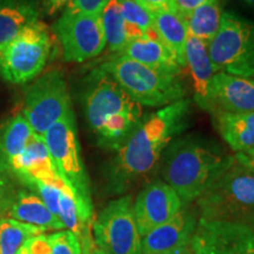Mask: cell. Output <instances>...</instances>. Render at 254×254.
Instances as JSON below:
<instances>
[{
    "label": "cell",
    "instance_id": "32",
    "mask_svg": "<svg viewBox=\"0 0 254 254\" xmlns=\"http://www.w3.org/2000/svg\"><path fill=\"white\" fill-rule=\"evenodd\" d=\"M213 1H217V0H174V2H176V11L185 19L193 11H195L196 8Z\"/></svg>",
    "mask_w": 254,
    "mask_h": 254
},
{
    "label": "cell",
    "instance_id": "22",
    "mask_svg": "<svg viewBox=\"0 0 254 254\" xmlns=\"http://www.w3.org/2000/svg\"><path fill=\"white\" fill-rule=\"evenodd\" d=\"M33 134L23 113L15 114L0 128V154L9 170V164L24 151Z\"/></svg>",
    "mask_w": 254,
    "mask_h": 254
},
{
    "label": "cell",
    "instance_id": "6",
    "mask_svg": "<svg viewBox=\"0 0 254 254\" xmlns=\"http://www.w3.org/2000/svg\"><path fill=\"white\" fill-rule=\"evenodd\" d=\"M51 51L49 27L41 20L37 21L0 45V75L14 85L32 81L45 68Z\"/></svg>",
    "mask_w": 254,
    "mask_h": 254
},
{
    "label": "cell",
    "instance_id": "36",
    "mask_svg": "<svg viewBox=\"0 0 254 254\" xmlns=\"http://www.w3.org/2000/svg\"><path fill=\"white\" fill-rule=\"evenodd\" d=\"M170 254H195L194 250H193L192 247V241H190V244H187V245L180 247V249H178L177 251H174V252L170 253Z\"/></svg>",
    "mask_w": 254,
    "mask_h": 254
},
{
    "label": "cell",
    "instance_id": "10",
    "mask_svg": "<svg viewBox=\"0 0 254 254\" xmlns=\"http://www.w3.org/2000/svg\"><path fill=\"white\" fill-rule=\"evenodd\" d=\"M71 109L67 82L59 69L41 74L25 93L23 114L32 131L40 136Z\"/></svg>",
    "mask_w": 254,
    "mask_h": 254
},
{
    "label": "cell",
    "instance_id": "9",
    "mask_svg": "<svg viewBox=\"0 0 254 254\" xmlns=\"http://www.w3.org/2000/svg\"><path fill=\"white\" fill-rule=\"evenodd\" d=\"M92 236L101 254H141L132 196L111 201L93 221Z\"/></svg>",
    "mask_w": 254,
    "mask_h": 254
},
{
    "label": "cell",
    "instance_id": "8",
    "mask_svg": "<svg viewBox=\"0 0 254 254\" xmlns=\"http://www.w3.org/2000/svg\"><path fill=\"white\" fill-rule=\"evenodd\" d=\"M57 171L85 202L92 205L90 184L81 160L75 114L71 109L43 135Z\"/></svg>",
    "mask_w": 254,
    "mask_h": 254
},
{
    "label": "cell",
    "instance_id": "35",
    "mask_svg": "<svg viewBox=\"0 0 254 254\" xmlns=\"http://www.w3.org/2000/svg\"><path fill=\"white\" fill-rule=\"evenodd\" d=\"M238 164L244 166L254 174V147L244 152H237L233 155Z\"/></svg>",
    "mask_w": 254,
    "mask_h": 254
},
{
    "label": "cell",
    "instance_id": "23",
    "mask_svg": "<svg viewBox=\"0 0 254 254\" xmlns=\"http://www.w3.org/2000/svg\"><path fill=\"white\" fill-rule=\"evenodd\" d=\"M222 12L220 0L196 8L186 18L189 36L211 43L220 27Z\"/></svg>",
    "mask_w": 254,
    "mask_h": 254
},
{
    "label": "cell",
    "instance_id": "30",
    "mask_svg": "<svg viewBox=\"0 0 254 254\" xmlns=\"http://www.w3.org/2000/svg\"><path fill=\"white\" fill-rule=\"evenodd\" d=\"M18 190L9 180L8 176L0 177V215L7 214L13 204Z\"/></svg>",
    "mask_w": 254,
    "mask_h": 254
},
{
    "label": "cell",
    "instance_id": "28",
    "mask_svg": "<svg viewBox=\"0 0 254 254\" xmlns=\"http://www.w3.org/2000/svg\"><path fill=\"white\" fill-rule=\"evenodd\" d=\"M51 254H81L78 238L67 230H62L49 236Z\"/></svg>",
    "mask_w": 254,
    "mask_h": 254
},
{
    "label": "cell",
    "instance_id": "19",
    "mask_svg": "<svg viewBox=\"0 0 254 254\" xmlns=\"http://www.w3.org/2000/svg\"><path fill=\"white\" fill-rule=\"evenodd\" d=\"M40 14L36 0H0V45L39 21Z\"/></svg>",
    "mask_w": 254,
    "mask_h": 254
},
{
    "label": "cell",
    "instance_id": "7",
    "mask_svg": "<svg viewBox=\"0 0 254 254\" xmlns=\"http://www.w3.org/2000/svg\"><path fill=\"white\" fill-rule=\"evenodd\" d=\"M208 55L217 72L254 78V21L232 11L222 12Z\"/></svg>",
    "mask_w": 254,
    "mask_h": 254
},
{
    "label": "cell",
    "instance_id": "3",
    "mask_svg": "<svg viewBox=\"0 0 254 254\" xmlns=\"http://www.w3.org/2000/svg\"><path fill=\"white\" fill-rule=\"evenodd\" d=\"M234 161L220 146L200 136L174 139L160 159L163 182L176 190L183 204L195 201Z\"/></svg>",
    "mask_w": 254,
    "mask_h": 254
},
{
    "label": "cell",
    "instance_id": "37",
    "mask_svg": "<svg viewBox=\"0 0 254 254\" xmlns=\"http://www.w3.org/2000/svg\"><path fill=\"white\" fill-rule=\"evenodd\" d=\"M8 173H9L8 167L6 166V164L4 163V160H2L1 158V154H0V177L8 176Z\"/></svg>",
    "mask_w": 254,
    "mask_h": 254
},
{
    "label": "cell",
    "instance_id": "13",
    "mask_svg": "<svg viewBox=\"0 0 254 254\" xmlns=\"http://www.w3.org/2000/svg\"><path fill=\"white\" fill-rule=\"evenodd\" d=\"M207 111L212 114L254 112V78L215 73L208 86Z\"/></svg>",
    "mask_w": 254,
    "mask_h": 254
},
{
    "label": "cell",
    "instance_id": "16",
    "mask_svg": "<svg viewBox=\"0 0 254 254\" xmlns=\"http://www.w3.org/2000/svg\"><path fill=\"white\" fill-rule=\"evenodd\" d=\"M186 67L190 68L194 88L195 103L207 111V94L211 79L217 73L208 55V44L196 38H187L185 47Z\"/></svg>",
    "mask_w": 254,
    "mask_h": 254
},
{
    "label": "cell",
    "instance_id": "12",
    "mask_svg": "<svg viewBox=\"0 0 254 254\" xmlns=\"http://www.w3.org/2000/svg\"><path fill=\"white\" fill-rule=\"evenodd\" d=\"M182 199L163 180H154L140 190L134 201L133 211L139 234L144 237L153 228L167 222L183 208Z\"/></svg>",
    "mask_w": 254,
    "mask_h": 254
},
{
    "label": "cell",
    "instance_id": "21",
    "mask_svg": "<svg viewBox=\"0 0 254 254\" xmlns=\"http://www.w3.org/2000/svg\"><path fill=\"white\" fill-rule=\"evenodd\" d=\"M7 214L9 218L32 226L41 227L46 231H62L65 228L62 220L46 207L39 196L24 190H18Z\"/></svg>",
    "mask_w": 254,
    "mask_h": 254
},
{
    "label": "cell",
    "instance_id": "34",
    "mask_svg": "<svg viewBox=\"0 0 254 254\" xmlns=\"http://www.w3.org/2000/svg\"><path fill=\"white\" fill-rule=\"evenodd\" d=\"M71 0H41L40 1V11L44 14L53 17L58 12L66 8Z\"/></svg>",
    "mask_w": 254,
    "mask_h": 254
},
{
    "label": "cell",
    "instance_id": "20",
    "mask_svg": "<svg viewBox=\"0 0 254 254\" xmlns=\"http://www.w3.org/2000/svg\"><path fill=\"white\" fill-rule=\"evenodd\" d=\"M213 119L222 139L236 153L254 147V112H215Z\"/></svg>",
    "mask_w": 254,
    "mask_h": 254
},
{
    "label": "cell",
    "instance_id": "15",
    "mask_svg": "<svg viewBox=\"0 0 254 254\" xmlns=\"http://www.w3.org/2000/svg\"><path fill=\"white\" fill-rule=\"evenodd\" d=\"M9 173L17 176L24 184L30 182L53 184L63 179L57 171L43 136L34 132L24 151L11 161Z\"/></svg>",
    "mask_w": 254,
    "mask_h": 254
},
{
    "label": "cell",
    "instance_id": "25",
    "mask_svg": "<svg viewBox=\"0 0 254 254\" xmlns=\"http://www.w3.org/2000/svg\"><path fill=\"white\" fill-rule=\"evenodd\" d=\"M46 230L32 226L12 218H0V254H17L31 238Z\"/></svg>",
    "mask_w": 254,
    "mask_h": 254
},
{
    "label": "cell",
    "instance_id": "27",
    "mask_svg": "<svg viewBox=\"0 0 254 254\" xmlns=\"http://www.w3.org/2000/svg\"><path fill=\"white\" fill-rule=\"evenodd\" d=\"M66 182L64 179L59 180L58 183H41V182H30L25 185L31 187L38 193V196L43 200L47 208L52 212L56 217H58L59 209V196L62 193L63 187L65 186Z\"/></svg>",
    "mask_w": 254,
    "mask_h": 254
},
{
    "label": "cell",
    "instance_id": "31",
    "mask_svg": "<svg viewBox=\"0 0 254 254\" xmlns=\"http://www.w3.org/2000/svg\"><path fill=\"white\" fill-rule=\"evenodd\" d=\"M28 254H51V244L49 236L40 234V236L31 238L25 244Z\"/></svg>",
    "mask_w": 254,
    "mask_h": 254
},
{
    "label": "cell",
    "instance_id": "29",
    "mask_svg": "<svg viewBox=\"0 0 254 254\" xmlns=\"http://www.w3.org/2000/svg\"><path fill=\"white\" fill-rule=\"evenodd\" d=\"M110 0H71L64 11L69 13L100 15Z\"/></svg>",
    "mask_w": 254,
    "mask_h": 254
},
{
    "label": "cell",
    "instance_id": "18",
    "mask_svg": "<svg viewBox=\"0 0 254 254\" xmlns=\"http://www.w3.org/2000/svg\"><path fill=\"white\" fill-rule=\"evenodd\" d=\"M153 30L158 39L172 53L183 69L186 67L185 47L189 38L186 19L177 11H158L152 13Z\"/></svg>",
    "mask_w": 254,
    "mask_h": 254
},
{
    "label": "cell",
    "instance_id": "38",
    "mask_svg": "<svg viewBox=\"0 0 254 254\" xmlns=\"http://www.w3.org/2000/svg\"><path fill=\"white\" fill-rule=\"evenodd\" d=\"M244 5L246 6L247 8H250L251 11L254 13V0H240Z\"/></svg>",
    "mask_w": 254,
    "mask_h": 254
},
{
    "label": "cell",
    "instance_id": "1",
    "mask_svg": "<svg viewBox=\"0 0 254 254\" xmlns=\"http://www.w3.org/2000/svg\"><path fill=\"white\" fill-rule=\"evenodd\" d=\"M190 100L183 99L142 117L132 134L117 150L110 165L112 192L122 194L152 173L164 151L186 128Z\"/></svg>",
    "mask_w": 254,
    "mask_h": 254
},
{
    "label": "cell",
    "instance_id": "39",
    "mask_svg": "<svg viewBox=\"0 0 254 254\" xmlns=\"http://www.w3.org/2000/svg\"><path fill=\"white\" fill-rule=\"evenodd\" d=\"M81 254H101V253L97 250V247H95V245H93V246L91 247V249L81 251Z\"/></svg>",
    "mask_w": 254,
    "mask_h": 254
},
{
    "label": "cell",
    "instance_id": "2",
    "mask_svg": "<svg viewBox=\"0 0 254 254\" xmlns=\"http://www.w3.org/2000/svg\"><path fill=\"white\" fill-rule=\"evenodd\" d=\"M81 104L97 142L110 151L118 150L144 117L140 105L99 67L85 80Z\"/></svg>",
    "mask_w": 254,
    "mask_h": 254
},
{
    "label": "cell",
    "instance_id": "41",
    "mask_svg": "<svg viewBox=\"0 0 254 254\" xmlns=\"http://www.w3.org/2000/svg\"><path fill=\"white\" fill-rule=\"evenodd\" d=\"M17 254H28V252H27V250H26V247H25V245L21 247L20 250H19V252L17 253Z\"/></svg>",
    "mask_w": 254,
    "mask_h": 254
},
{
    "label": "cell",
    "instance_id": "24",
    "mask_svg": "<svg viewBox=\"0 0 254 254\" xmlns=\"http://www.w3.org/2000/svg\"><path fill=\"white\" fill-rule=\"evenodd\" d=\"M106 39V46L114 53H120L128 44V30L120 12L118 0H110L100 14Z\"/></svg>",
    "mask_w": 254,
    "mask_h": 254
},
{
    "label": "cell",
    "instance_id": "11",
    "mask_svg": "<svg viewBox=\"0 0 254 254\" xmlns=\"http://www.w3.org/2000/svg\"><path fill=\"white\" fill-rule=\"evenodd\" d=\"M52 31L65 62L84 63L99 56L106 47L100 15L64 11L53 24Z\"/></svg>",
    "mask_w": 254,
    "mask_h": 254
},
{
    "label": "cell",
    "instance_id": "26",
    "mask_svg": "<svg viewBox=\"0 0 254 254\" xmlns=\"http://www.w3.org/2000/svg\"><path fill=\"white\" fill-rule=\"evenodd\" d=\"M120 12L128 26L141 32L146 37H157L153 30V19L148 9L136 2L135 0H118Z\"/></svg>",
    "mask_w": 254,
    "mask_h": 254
},
{
    "label": "cell",
    "instance_id": "5",
    "mask_svg": "<svg viewBox=\"0 0 254 254\" xmlns=\"http://www.w3.org/2000/svg\"><path fill=\"white\" fill-rule=\"evenodd\" d=\"M195 201L200 220L231 222L254 230V174L236 159Z\"/></svg>",
    "mask_w": 254,
    "mask_h": 254
},
{
    "label": "cell",
    "instance_id": "4",
    "mask_svg": "<svg viewBox=\"0 0 254 254\" xmlns=\"http://www.w3.org/2000/svg\"><path fill=\"white\" fill-rule=\"evenodd\" d=\"M99 68L141 107L163 109L186 99L187 87L182 75L148 67L117 53L101 64Z\"/></svg>",
    "mask_w": 254,
    "mask_h": 254
},
{
    "label": "cell",
    "instance_id": "40",
    "mask_svg": "<svg viewBox=\"0 0 254 254\" xmlns=\"http://www.w3.org/2000/svg\"><path fill=\"white\" fill-rule=\"evenodd\" d=\"M192 247H193V246H192ZM193 250H194L195 254H214V253L208 252V251H204V250H200V249H195V247H193Z\"/></svg>",
    "mask_w": 254,
    "mask_h": 254
},
{
    "label": "cell",
    "instance_id": "33",
    "mask_svg": "<svg viewBox=\"0 0 254 254\" xmlns=\"http://www.w3.org/2000/svg\"><path fill=\"white\" fill-rule=\"evenodd\" d=\"M142 7L153 13L158 11H176L174 0H135Z\"/></svg>",
    "mask_w": 254,
    "mask_h": 254
},
{
    "label": "cell",
    "instance_id": "14",
    "mask_svg": "<svg viewBox=\"0 0 254 254\" xmlns=\"http://www.w3.org/2000/svg\"><path fill=\"white\" fill-rule=\"evenodd\" d=\"M196 219L185 206L172 219L141 237V254H170L192 241Z\"/></svg>",
    "mask_w": 254,
    "mask_h": 254
},
{
    "label": "cell",
    "instance_id": "17",
    "mask_svg": "<svg viewBox=\"0 0 254 254\" xmlns=\"http://www.w3.org/2000/svg\"><path fill=\"white\" fill-rule=\"evenodd\" d=\"M117 55L127 57L159 71L182 75L183 68L158 37L145 36L129 40L125 49Z\"/></svg>",
    "mask_w": 254,
    "mask_h": 254
}]
</instances>
